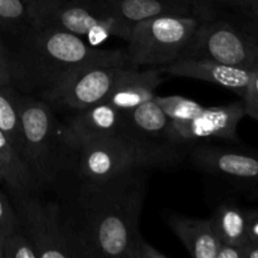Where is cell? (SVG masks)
Returning a JSON list of instances; mask_svg holds the SVG:
<instances>
[{"label":"cell","mask_w":258,"mask_h":258,"mask_svg":"<svg viewBox=\"0 0 258 258\" xmlns=\"http://www.w3.org/2000/svg\"><path fill=\"white\" fill-rule=\"evenodd\" d=\"M148 170L135 168L100 181L80 179L72 206L62 211L83 258H166L139 228Z\"/></svg>","instance_id":"1"},{"label":"cell","mask_w":258,"mask_h":258,"mask_svg":"<svg viewBox=\"0 0 258 258\" xmlns=\"http://www.w3.org/2000/svg\"><path fill=\"white\" fill-rule=\"evenodd\" d=\"M10 86L24 95L45 98L78 67L106 49L54 28L35 25L7 40Z\"/></svg>","instance_id":"2"},{"label":"cell","mask_w":258,"mask_h":258,"mask_svg":"<svg viewBox=\"0 0 258 258\" xmlns=\"http://www.w3.org/2000/svg\"><path fill=\"white\" fill-rule=\"evenodd\" d=\"M24 158L39 189L54 184L68 171H75L77 149L73 145L67 126L53 111V106L35 96L18 95Z\"/></svg>","instance_id":"3"},{"label":"cell","mask_w":258,"mask_h":258,"mask_svg":"<svg viewBox=\"0 0 258 258\" xmlns=\"http://www.w3.org/2000/svg\"><path fill=\"white\" fill-rule=\"evenodd\" d=\"M213 14L160 15L136 23L126 54L136 67H161L185 55L197 29Z\"/></svg>","instance_id":"4"},{"label":"cell","mask_w":258,"mask_h":258,"mask_svg":"<svg viewBox=\"0 0 258 258\" xmlns=\"http://www.w3.org/2000/svg\"><path fill=\"white\" fill-rule=\"evenodd\" d=\"M13 201L19 227L32 241L38 258H83L62 206L42 201L34 193L14 194Z\"/></svg>","instance_id":"5"},{"label":"cell","mask_w":258,"mask_h":258,"mask_svg":"<svg viewBox=\"0 0 258 258\" xmlns=\"http://www.w3.org/2000/svg\"><path fill=\"white\" fill-rule=\"evenodd\" d=\"M133 66L125 50L106 49L103 54L83 63L43 100L50 106L73 111L105 102L123 72Z\"/></svg>","instance_id":"6"},{"label":"cell","mask_w":258,"mask_h":258,"mask_svg":"<svg viewBox=\"0 0 258 258\" xmlns=\"http://www.w3.org/2000/svg\"><path fill=\"white\" fill-rule=\"evenodd\" d=\"M183 58H206L252 70L258 59V38L216 13L201 23Z\"/></svg>","instance_id":"7"},{"label":"cell","mask_w":258,"mask_h":258,"mask_svg":"<svg viewBox=\"0 0 258 258\" xmlns=\"http://www.w3.org/2000/svg\"><path fill=\"white\" fill-rule=\"evenodd\" d=\"M120 135L140 153L149 168L178 163L185 148L171 139L170 120L154 98L122 112Z\"/></svg>","instance_id":"8"},{"label":"cell","mask_w":258,"mask_h":258,"mask_svg":"<svg viewBox=\"0 0 258 258\" xmlns=\"http://www.w3.org/2000/svg\"><path fill=\"white\" fill-rule=\"evenodd\" d=\"M38 25L77 35L95 48L111 37L127 40L133 29L131 25L105 12L93 0H64L53 8Z\"/></svg>","instance_id":"9"},{"label":"cell","mask_w":258,"mask_h":258,"mask_svg":"<svg viewBox=\"0 0 258 258\" xmlns=\"http://www.w3.org/2000/svg\"><path fill=\"white\" fill-rule=\"evenodd\" d=\"M135 168L150 169L138 150L120 134L78 146L75 171L78 179L106 180Z\"/></svg>","instance_id":"10"},{"label":"cell","mask_w":258,"mask_h":258,"mask_svg":"<svg viewBox=\"0 0 258 258\" xmlns=\"http://www.w3.org/2000/svg\"><path fill=\"white\" fill-rule=\"evenodd\" d=\"M246 116L243 101L206 107L190 120L170 122L171 139L183 146H194L201 141H238L237 126Z\"/></svg>","instance_id":"11"},{"label":"cell","mask_w":258,"mask_h":258,"mask_svg":"<svg viewBox=\"0 0 258 258\" xmlns=\"http://www.w3.org/2000/svg\"><path fill=\"white\" fill-rule=\"evenodd\" d=\"M190 160L199 170L218 178L258 183V151L196 144L190 151Z\"/></svg>","instance_id":"12"},{"label":"cell","mask_w":258,"mask_h":258,"mask_svg":"<svg viewBox=\"0 0 258 258\" xmlns=\"http://www.w3.org/2000/svg\"><path fill=\"white\" fill-rule=\"evenodd\" d=\"M105 12L126 24L134 25L141 20L160 15L213 14L211 7L202 0H93Z\"/></svg>","instance_id":"13"},{"label":"cell","mask_w":258,"mask_h":258,"mask_svg":"<svg viewBox=\"0 0 258 258\" xmlns=\"http://www.w3.org/2000/svg\"><path fill=\"white\" fill-rule=\"evenodd\" d=\"M170 76L204 81L232 91L243 98L248 87L251 70L224 64L206 58H181L159 67Z\"/></svg>","instance_id":"14"},{"label":"cell","mask_w":258,"mask_h":258,"mask_svg":"<svg viewBox=\"0 0 258 258\" xmlns=\"http://www.w3.org/2000/svg\"><path fill=\"white\" fill-rule=\"evenodd\" d=\"M161 75L159 67L140 71V67L133 66L123 72L105 102L121 112L134 110L155 97L156 88L163 81Z\"/></svg>","instance_id":"15"},{"label":"cell","mask_w":258,"mask_h":258,"mask_svg":"<svg viewBox=\"0 0 258 258\" xmlns=\"http://www.w3.org/2000/svg\"><path fill=\"white\" fill-rule=\"evenodd\" d=\"M122 112L107 102H100L77 111L67 123V130L76 149L83 143L120 134Z\"/></svg>","instance_id":"16"},{"label":"cell","mask_w":258,"mask_h":258,"mask_svg":"<svg viewBox=\"0 0 258 258\" xmlns=\"http://www.w3.org/2000/svg\"><path fill=\"white\" fill-rule=\"evenodd\" d=\"M164 219L194 258H216L222 242L209 218H196L166 212Z\"/></svg>","instance_id":"17"},{"label":"cell","mask_w":258,"mask_h":258,"mask_svg":"<svg viewBox=\"0 0 258 258\" xmlns=\"http://www.w3.org/2000/svg\"><path fill=\"white\" fill-rule=\"evenodd\" d=\"M0 181L12 196L39 190L29 165L8 136L0 130Z\"/></svg>","instance_id":"18"},{"label":"cell","mask_w":258,"mask_h":258,"mask_svg":"<svg viewBox=\"0 0 258 258\" xmlns=\"http://www.w3.org/2000/svg\"><path fill=\"white\" fill-rule=\"evenodd\" d=\"M209 219L221 242L241 247L248 244L246 209L236 203L226 202L218 206Z\"/></svg>","instance_id":"19"},{"label":"cell","mask_w":258,"mask_h":258,"mask_svg":"<svg viewBox=\"0 0 258 258\" xmlns=\"http://www.w3.org/2000/svg\"><path fill=\"white\" fill-rule=\"evenodd\" d=\"M18 95L19 91L12 86L0 85V130L24 158V138Z\"/></svg>","instance_id":"20"},{"label":"cell","mask_w":258,"mask_h":258,"mask_svg":"<svg viewBox=\"0 0 258 258\" xmlns=\"http://www.w3.org/2000/svg\"><path fill=\"white\" fill-rule=\"evenodd\" d=\"M23 0H0V34L5 40L35 27Z\"/></svg>","instance_id":"21"},{"label":"cell","mask_w":258,"mask_h":258,"mask_svg":"<svg viewBox=\"0 0 258 258\" xmlns=\"http://www.w3.org/2000/svg\"><path fill=\"white\" fill-rule=\"evenodd\" d=\"M154 100L173 123L185 122L198 115L204 108L201 103L179 95L155 96Z\"/></svg>","instance_id":"22"},{"label":"cell","mask_w":258,"mask_h":258,"mask_svg":"<svg viewBox=\"0 0 258 258\" xmlns=\"http://www.w3.org/2000/svg\"><path fill=\"white\" fill-rule=\"evenodd\" d=\"M3 258H38L37 249L20 227L3 238Z\"/></svg>","instance_id":"23"},{"label":"cell","mask_w":258,"mask_h":258,"mask_svg":"<svg viewBox=\"0 0 258 258\" xmlns=\"http://www.w3.org/2000/svg\"><path fill=\"white\" fill-rule=\"evenodd\" d=\"M216 13L228 17L229 19L236 22L237 24L243 27L244 29L248 30L249 33H252L258 38V0L251 3V4L236 8V9Z\"/></svg>","instance_id":"24"},{"label":"cell","mask_w":258,"mask_h":258,"mask_svg":"<svg viewBox=\"0 0 258 258\" xmlns=\"http://www.w3.org/2000/svg\"><path fill=\"white\" fill-rule=\"evenodd\" d=\"M17 228H19V222L14 206H12L9 199L0 190V234L4 238Z\"/></svg>","instance_id":"25"},{"label":"cell","mask_w":258,"mask_h":258,"mask_svg":"<svg viewBox=\"0 0 258 258\" xmlns=\"http://www.w3.org/2000/svg\"><path fill=\"white\" fill-rule=\"evenodd\" d=\"M242 101L246 110V116L258 121V59L254 67L251 70L248 87Z\"/></svg>","instance_id":"26"},{"label":"cell","mask_w":258,"mask_h":258,"mask_svg":"<svg viewBox=\"0 0 258 258\" xmlns=\"http://www.w3.org/2000/svg\"><path fill=\"white\" fill-rule=\"evenodd\" d=\"M29 12L30 17L35 24H39L40 20L50 12L54 7L64 0H23Z\"/></svg>","instance_id":"27"},{"label":"cell","mask_w":258,"mask_h":258,"mask_svg":"<svg viewBox=\"0 0 258 258\" xmlns=\"http://www.w3.org/2000/svg\"><path fill=\"white\" fill-rule=\"evenodd\" d=\"M0 85L10 86L9 59H8L7 40L0 34Z\"/></svg>","instance_id":"28"},{"label":"cell","mask_w":258,"mask_h":258,"mask_svg":"<svg viewBox=\"0 0 258 258\" xmlns=\"http://www.w3.org/2000/svg\"><path fill=\"white\" fill-rule=\"evenodd\" d=\"M208 7H211L214 12H226V10L236 9L243 5L251 4L257 0H202Z\"/></svg>","instance_id":"29"},{"label":"cell","mask_w":258,"mask_h":258,"mask_svg":"<svg viewBox=\"0 0 258 258\" xmlns=\"http://www.w3.org/2000/svg\"><path fill=\"white\" fill-rule=\"evenodd\" d=\"M246 212L248 243H258V209H249Z\"/></svg>","instance_id":"30"},{"label":"cell","mask_w":258,"mask_h":258,"mask_svg":"<svg viewBox=\"0 0 258 258\" xmlns=\"http://www.w3.org/2000/svg\"><path fill=\"white\" fill-rule=\"evenodd\" d=\"M216 258H244V247L222 242Z\"/></svg>","instance_id":"31"},{"label":"cell","mask_w":258,"mask_h":258,"mask_svg":"<svg viewBox=\"0 0 258 258\" xmlns=\"http://www.w3.org/2000/svg\"><path fill=\"white\" fill-rule=\"evenodd\" d=\"M244 258H258V243H248L244 247Z\"/></svg>","instance_id":"32"},{"label":"cell","mask_w":258,"mask_h":258,"mask_svg":"<svg viewBox=\"0 0 258 258\" xmlns=\"http://www.w3.org/2000/svg\"><path fill=\"white\" fill-rule=\"evenodd\" d=\"M0 258H3V237L0 234Z\"/></svg>","instance_id":"33"}]
</instances>
